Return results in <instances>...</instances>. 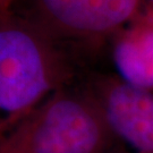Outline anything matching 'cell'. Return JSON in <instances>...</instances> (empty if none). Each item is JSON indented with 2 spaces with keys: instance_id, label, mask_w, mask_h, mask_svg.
Returning a JSON list of instances; mask_svg holds the SVG:
<instances>
[{
  "instance_id": "8992f818",
  "label": "cell",
  "mask_w": 153,
  "mask_h": 153,
  "mask_svg": "<svg viewBox=\"0 0 153 153\" xmlns=\"http://www.w3.org/2000/svg\"><path fill=\"white\" fill-rule=\"evenodd\" d=\"M18 0H0V14L13 11V7Z\"/></svg>"
},
{
  "instance_id": "3957f363",
  "label": "cell",
  "mask_w": 153,
  "mask_h": 153,
  "mask_svg": "<svg viewBox=\"0 0 153 153\" xmlns=\"http://www.w3.org/2000/svg\"><path fill=\"white\" fill-rule=\"evenodd\" d=\"M142 8L143 0H33L27 18L64 47L114 38Z\"/></svg>"
},
{
  "instance_id": "52a82bcc",
  "label": "cell",
  "mask_w": 153,
  "mask_h": 153,
  "mask_svg": "<svg viewBox=\"0 0 153 153\" xmlns=\"http://www.w3.org/2000/svg\"><path fill=\"white\" fill-rule=\"evenodd\" d=\"M149 4H151V5H153V0H149Z\"/></svg>"
},
{
  "instance_id": "5b68a950",
  "label": "cell",
  "mask_w": 153,
  "mask_h": 153,
  "mask_svg": "<svg viewBox=\"0 0 153 153\" xmlns=\"http://www.w3.org/2000/svg\"><path fill=\"white\" fill-rule=\"evenodd\" d=\"M112 60L123 82L153 91V5L143 7L112 38Z\"/></svg>"
},
{
  "instance_id": "ba28073f",
  "label": "cell",
  "mask_w": 153,
  "mask_h": 153,
  "mask_svg": "<svg viewBox=\"0 0 153 153\" xmlns=\"http://www.w3.org/2000/svg\"><path fill=\"white\" fill-rule=\"evenodd\" d=\"M135 153H138V152H135Z\"/></svg>"
},
{
  "instance_id": "6da1fadb",
  "label": "cell",
  "mask_w": 153,
  "mask_h": 153,
  "mask_svg": "<svg viewBox=\"0 0 153 153\" xmlns=\"http://www.w3.org/2000/svg\"><path fill=\"white\" fill-rule=\"evenodd\" d=\"M73 75L65 47L27 17L0 14V144Z\"/></svg>"
},
{
  "instance_id": "277c9868",
  "label": "cell",
  "mask_w": 153,
  "mask_h": 153,
  "mask_svg": "<svg viewBox=\"0 0 153 153\" xmlns=\"http://www.w3.org/2000/svg\"><path fill=\"white\" fill-rule=\"evenodd\" d=\"M116 137L138 153H153V91L131 86L114 76H95L88 83Z\"/></svg>"
},
{
  "instance_id": "7a4b0ae2",
  "label": "cell",
  "mask_w": 153,
  "mask_h": 153,
  "mask_svg": "<svg viewBox=\"0 0 153 153\" xmlns=\"http://www.w3.org/2000/svg\"><path fill=\"white\" fill-rule=\"evenodd\" d=\"M114 133L91 91L58 90L0 144V153H105Z\"/></svg>"
}]
</instances>
